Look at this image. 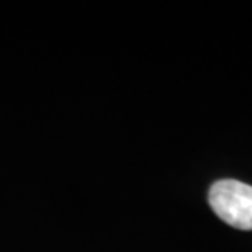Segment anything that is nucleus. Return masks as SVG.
Returning <instances> with one entry per match:
<instances>
[{
	"mask_svg": "<svg viewBox=\"0 0 252 252\" xmlns=\"http://www.w3.org/2000/svg\"><path fill=\"white\" fill-rule=\"evenodd\" d=\"M209 206L220 220L237 230H252V185L220 180L209 189Z\"/></svg>",
	"mask_w": 252,
	"mask_h": 252,
	"instance_id": "1",
	"label": "nucleus"
}]
</instances>
